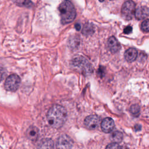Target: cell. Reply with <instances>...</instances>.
Returning a JSON list of instances; mask_svg holds the SVG:
<instances>
[{"label":"cell","instance_id":"30bf717a","mask_svg":"<svg viewBox=\"0 0 149 149\" xmlns=\"http://www.w3.org/2000/svg\"><path fill=\"white\" fill-rule=\"evenodd\" d=\"M134 16L138 20H142L147 18L148 16V9L146 6H141L135 10Z\"/></svg>","mask_w":149,"mask_h":149},{"label":"cell","instance_id":"9a60e30c","mask_svg":"<svg viewBox=\"0 0 149 149\" xmlns=\"http://www.w3.org/2000/svg\"><path fill=\"white\" fill-rule=\"evenodd\" d=\"M130 111L133 116H138L140 114V107L137 104H133L130 107Z\"/></svg>","mask_w":149,"mask_h":149},{"label":"cell","instance_id":"9c48e42d","mask_svg":"<svg viewBox=\"0 0 149 149\" xmlns=\"http://www.w3.org/2000/svg\"><path fill=\"white\" fill-rule=\"evenodd\" d=\"M108 48L112 53H115L120 49V44L115 37L112 36L108 38L107 41Z\"/></svg>","mask_w":149,"mask_h":149},{"label":"cell","instance_id":"4fadbf2b","mask_svg":"<svg viewBox=\"0 0 149 149\" xmlns=\"http://www.w3.org/2000/svg\"><path fill=\"white\" fill-rule=\"evenodd\" d=\"M137 51L133 48H130L125 52V58L129 62H132L136 60L137 56Z\"/></svg>","mask_w":149,"mask_h":149},{"label":"cell","instance_id":"8992f818","mask_svg":"<svg viewBox=\"0 0 149 149\" xmlns=\"http://www.w3.org/2000/svg\"><path fill=\"white\" fill-rule=\"evenodd\" d=\"M73 140L66 134H62L58 137L56 142L57 149H71L73 146Z\"/></svg>","mask_w":149,"mask_h":149},{"label":"cell","instance_id":"7c38bea8","mask_svg":"<svg viewBox=\"0 0 149 149\" xmlns=\"http://www.w3.org/2000/svg\"><path fill=\"white\" fill-rule=\"evenodd\" d=\"M54 142L50 139H43L37 145V149H54Z\"/></svg>","mask_w":149,"mask_h":149},{"label":"cell","instance_id":"d6986e66","mask_svg":"<svg viewBox=\"0 0 149 149\" xmlns=\"http://www.w3.org/2000/svg\"><path fill=\"white\" fill-rule=\"evenodd\" d=\"M132 31V27L130 26H128L126 27L123 30V32L125 34H129Z\"/></svg>","mask_w":149,"mask_h":149},{"label":"cell","instance_id":"5b68a950","mask_svg":"<svg viewBox=\"0 0 149 149\" xmlns=\"http://www.w3.org/2000/svg\"><path fill=\"white\" fill-rule=\"evenodd\" d=\"M20 79L17 74H11L9 76L5 82V88L9 91H15L18 89L20 84Z\"/></svg>","mask_w":149,"mask_h":149},{"label":"cell","instance_id":"3957f363","mask_svg":"<svg viewBox=\"0 0 149 149\" xmlns=\"http://www.w3.org/2000/svg\"><path fill=\"white\" fill-rule=\"evenodd\" d=\"M72 68L84 76H89L92 73L93 67L85 58L79 56L73 59L70 63Z\"/></svg>","mask_w":149,"mask_h":149},{"label":"cell","instance_id":"e0dca14e","mask_svg":"<svg viewBox=\"0 0 149 149\" xmlns=\"http://www.w3.org/2000/svg\"><path fill=\"white\" fill-rule=\"evenodd\" d=\"M141 29L144 32H148L149 27H148V19H146L141 24Z\"/></svg>","mask_w":149,"mask_h":149},{"label":"cell","instance_id":"ba28073f","mask_svg":"<svg viewBox=\"0 0 149 149\" xmlns=\"http://www.w3.org/2000/svg\"><path fill=\"white\" fill-rule=\"evenodd\" d=\"M115 126V123L113 120L110 118H105L103 119L101 123V127L102 130L105 133L111 132Z\"/></svg>","mask_w":149,"mask_h":149},{"label":"cell","instance_id":"ffe728a7","mask_svg":"<svg viewBox=\"0 0 149 149\" xmlns=\"http://www.w3.org/2000/svg\"><path fill=\"white\" fill-rule=\"evenodd\" d=\"M74 27H75L77 31H79V30L80 29V27H81L80 24H79V23H76V24L74 25Z\"/></svg>","mask_w":149,"mask_h":149},{"label":"cell","instance_id":"2e32d148","mask_svg":"<svg viewBox=\"0 0 149 149\" xmlns=\"http://www.w3.org/2000/svg\"><path fill=\"white\" fill-rule=\"evenodd\" d=\"M93 26L90 24H86L83 28V34L86 35H88L90 33H92L93 32Z\"/></svg>","mask_w":149,"mask_h":149},{"label":"cell","instance_id":"5bb4252c","mask_svg":"<svg viewBox=\"0 0 149 149\" xmlns=\"http://www.w3.org/2000/svg\"><path fill=\"white\" fill-rule=\"evenodd\" d=\"M110 139L115 143H120L123 140V134L120 131L115 130L111 134Z\"/></svg>","mask_w":149,"mask_h":149},{"label":"cell","instance_id":"7a4b0ae2","mask_svg":"<svg viewBox=\"0 0 149 149\" xmlns=\"http://www.w3.org/2000/svg\"><path fill=\"white\" fill-rule=\"evenodd\" d=\"M58 10L63 24L70 23L76 17V13L75 8L72 3L69 1H64L60 3Z\"/></svg>","mask_w":149,"mask_h":149},{"label":"cell","instance_id":"8fae6325","mask_svg":"<svg viewBox=\"0 0 149 149\" xmlns=\"http://www.w3.org/2000/svg\"><path fill=\"white\" fill-rule=\"evenodd\" d=\"M39 135L38 129L34 126H30L26 131V136L29 139L33 141L37 140Z\"/></svg>","mask_w":149,"mask_h":149},{"label":"cell","instance_id":"277c9868","mask_svg":"<svg viewBox=\"0 0 149 149\" xmlns=\"http://www.w3.org/2000/svg\"><path fill=\"white\" fill-rule=\"evenodd\" d=\"M135 3L133 1H127L123 3L121 9V15L123 18L127 20H131L134 16Z\"/></svg>","mask_w":149,"mask_h":149},{"label":"cell","instance_id":"6da1fadb","mask_svg":"<svg viewBox=\"0 0 149 149\" xmlns=\"http://www.w3.org/2000/svg\"><path fill=\"white\" fill-rule=\"evenodd\" d=\"M67 118L65 108L60 105H54L48 111L47 118L48 123L54 128H59L65 123Z\"/></svg>","mask_w":149,"mask_h":149},{"label":"cell","instance_id":"ac0fdd59","mask_svg":"<svg viewBox=\"0 0 149 149\" xmlns=\"http://www.w3.org/2000/svg\"><path fill=\"white\" fill-rule=\"evenodd\" d=\"M105 149H121V147L118 143H112L109 144L106 147Z\"/></svg>","mask_w":149,"mask_h":149},{"label":"cell","instance_id":"52a82bcc","mask_svg":"<svg viewBox=\"0 0 149 149\" xmlns=\"http://www.w3.org/2000/svg\"><path fill=\"white\" fill-rule=\"evenodd\" d=\"M100 118L96 115H91L87 116L84 119V123L87 128L90 130L97 129L100 124Z\"/></svg>","mask_w":149,"mask_h":149}]
</instances>
